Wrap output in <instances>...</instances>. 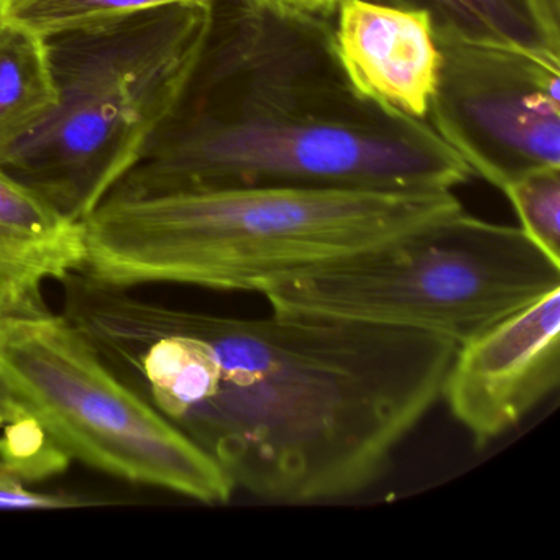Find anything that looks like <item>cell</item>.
I'll return each mask as SVG.
<instances>
[{
  "instance_id": "6da1fadb",
  "label": "cell",
  "mask_w": 560,
  "mask_h": 560,
  "mask_svg": "<svg viewBox=\"0 0 560 560\" xmlns=\"http://www.w3.org/2000/svg\"><path fill=\"white\" fill-rule=\"evenodd\" d=\"M71 323L235 490L314 503L373 483L441 398L457 346L349 320L218 316L78 281Z\"/></svg>"
},
{
  "instance_id": "7a4b0ae2",
  "label": "cell",
  "mask_w": 560,
  "mask_h": 560,
  "mask_svg": "<svg viewBox=\"0 0 560 560\" xmlns=\"http://www.w3.org/2000/svg\"><path fill=\"white\" fill-rule=\"evenodd\" d=\"M470 178L428 122L352 80L332 19L278 0H212L178 107L109 195L254 186L429 192Z\"/></svg>"
},
{
  "instance_id": "3957f363",
  "label": "cell",
  "mask_w": 560,
  "mask_h": 560,
  "mask_svg": "<svg viewBox=\"0 0 560 560\" xmlns=\"http://www.w3.org/2000/svg\"><path fill=\"white\" fill-rule=\"evenodd\" d=\"M452 191L188 189L109 195L83 222L81 273L110 287L270 288L462 211Z\"/></svg>"
},
{
  "instance_id": "277c9868",
  "label": "cell",
  "mask_w": 560,
  "mask_h": 560,
  "mask_svg": "<svg viewBox=\"0 0 560 560\" xmlns=\"http://www.w3.org/2000/svg\"><path fill=\"white\" fill-rule=\"evenodd\" d=\"M209 24L211 4L163 5L47 38L57 107L0 166L81 224L175 113Z\"/></svg>"
},
{
  "instance_id": "5b68a950",
  "label": "cell",
  "mask_w": 560,
  "mask_h": 560,
  "mask_svg": "<svg viewBox=\"0 0 560 560\" xmlns=\"http://www.w3.org/2000/svg\"><path fill=\"white\" fill-rule=\"evenodd\" d=\"M560 288L520 228L462 211L265 291L273 313L415 330L464 346Z\"/></svg>"
},
{
  "instance_id": "8992f818",
  "label": "cell",
  "mask_w": 560,
  "mask_h": 560,
  "mask_svg": "<svg viewBox=\"0 0 560 560\" xmlns=\"http://www.w3.org/2000/svg\"><path fill=\"white\" fill-rule=\"evenodd\" d=\"M0 370L68 458L198 503L234 497L224 468L120 378L63 314L0 337Z\"/></svg>"
},
{
  "instance_id": "52a82bcc",
  "label": "cell",
  "mask_w": 560,
  "mask_h": 560,
  "mask_svg": "<svg viewBox=\"0 0 560 560\" xmlns=\"http://www.w3.org/2000/svg\"><path fill=\"white\" fill-rule=\"evenodd\" d=\"M425 122L494 188L560 166V55L441 38Z\"/></svg>"
},
{
  "instance_id": "ba28073f",
  "label": "cell",
  "mask_w": 560,
  "mask_h": 560,
  "mask_svg": "<svg viewBox=\"0 0 560 560\" xmlns=\"http://www.w3.org/2000/svg\"><path fill=\"white\" fill-rule=\"evenodd\" d=\"M560 383V288L457 347L442 398L475 447L513 431Z\"/></svg>"
},
{
  "instance_id": "9c48e42d",
  "label": "cell",
  "mask_w": 560,
  "mask_h": 560,
  "mask_svg": "<svg viewBox=\"0 0 560 560\" xmlns=\"http://www.w3.org/2000/svg\"><path fill=\"white\" fill-rule=\"evenodd\" d=\"M334 19L337 51L352 80L389 109L425 122L441 70L428 15L340 0Z\"/></svg>"
},
{
  "instance_id": "30bf717a",
  "label": "cell",
  "mask_w": 560,
  "mask_h": 560,
  "mask_svg": "<svg viewBox=\"0 0 560 560\" xmlns=\"http://www.w3.org/2000/svg\"><path fill=\"white\" fill-rule=\"evenodd\" d=\"M83 229L0 166V284L38 288L80 271Z\"/></svg>"
},
{
  "instance_id": "8fae6325",
  "label": "cell",
  "mask_w": 560,
  "mask_h": 560,
  "mask_svg": "<svg viewBox=\"0 0 560 560\" xmlns=\"http://www.w3.org/2000/svg\"><path fill=\"white\" fill-rule=\"evenodd\" d=\"M424 12L435 40L520 45L560 55V34L544 22L536 0H370Z\"/></svg>"
},
{
  "instance_id": "7c38bea8",
  "label": "cell",
  "mask_w": 560,
  "mask_h": 560,
  "mask_svg": "<svg viewBox=\"0 0 560 560\" xmlns=\"http://www.w3.org/2000/svg\"><path fill=\"white\" fill-rule=\"evenodd\" d=\"M57 103L44 38L0 24V153L31 136Z\"/></svg>"
},
{
  "instance_id": "4fadbf2b",
  "label": "cell",
  "mask_w": 560,
  "mask_h": 560,
  "mask_svg": "<svg viewBox=\"0 0 560 560\" xmlns=\"http://www.w3.org/2000/svg\"><path fill=\"white\" fill-rule=\"evenodd\" d=\"M212 0H0V24L47 38L147 9Z\"/></svg>"
},
{
  "instance_id": "5bb4252c",
  "label": "cell",
  "mask_w": 560,
  "mask_h": 560,
  "mask_svg": "<svg viewBox=\"0 0 560 560\" xmlns=\"http://www.w3.org/2000/svg\"><path fill=\"white\" fill-rule=\"evenodd\" d=\"M501 191L513 205L521 231L560 264V166L534 170Z\"/></svg>"
},
{
  "instance_id": "9a60e30c",
  "label": "cell",
  "mask_w": 560,
  "mask_h": 560,
  "mask_svg": "<svg viewBox=\"0 0 560 560\" xmlns=\"http://www.w3.org/2000/svg\"><path fill=\"white\" fill-rule=\"evenodd\" d=\"M25 480L21 468L0 452V510H57L90 503L68 494L32 490Z\"/></svg>"
},
{
  "instance_id": "2e32d148",
  "label": "cell",
  "mask_w": 560,
  "mask_h": 560,
  "mask_svg": "<svg viewBox=\"0 0 560 560\" xmlns=\"http://www.w3.org/2000/svg\"><path fill=\"white\" fill-rule=\"evenodd\" d=\"M50 310L45 304L42 290L38 288L11 287L0 284V337L15 326L28 320L50 316Z\"/></svg>"
},
{
  "instance_id": "e0dca14e",
  "label": "cell",
  "mask_w": 560,
  "mask_h": 560,
  "mask_svg": "<svg viewBox=\"0 0 560 560\" xmlns=\"http://www.w3.org/2000/svg\"><path fill=\"white\" fill-rule=\"evenodd\" d=\"M27 408L21 396L15 392L14 386L9 382L8 376L0 370V428H11L21 422L31 421Z\"/></svg>"
},
{
  "instance_id": "ac0fdd59",
  "label": "cell",
  "mask_w": 560,
  "mask_h": 560,
  "mask_svg": "<svg viewBox=\"0 0 560 560\" xmlns=\"http://www.w3.org/2000/svg\"><path fill=\"white\" fill-rule=\"evenodd\" d=\"M278 2L288 8L298 9V11L307 12V14L332 19L340 0H278Z\"/></svg>"
}]
</instances>
